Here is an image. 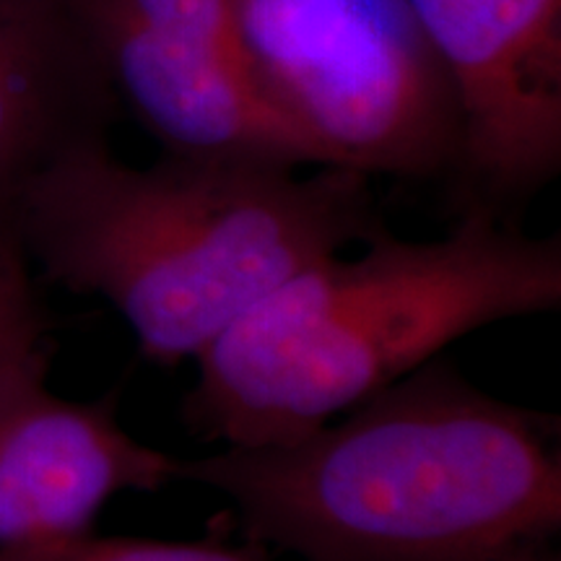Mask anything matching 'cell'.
Masks as SVG:
<instances>
[{"instance_id":"6da1fadb","label":"cell","mask_w":561,"mask_h":561,"mask_svg":"<svg viewBox=\"0 0 561 561\" xmlns=\"http://www.w3.org/2000/svg\"><path fill=\"white\" fill-rule=\"evenodd\" d=\"M242 541L301 561H561V421L445 359L299 437L178 458Z\"/></svg>"},{"instance_id":"7a4b0ae2","label":"cell","mask_w":561,"mask_h":561,"mask_svg":"<svg viewBox=\"0 0 561 561\" xmlns=\"http://www.w3.org/2000/svg\"><path fill=\"white\" fill-rule=\"evenodd\" d=\"M369 180L174 153L133 167L91 140L32 182L9 237L34 273L107 301L146 362L180 367L299 271L377 234Z\"/></svg>"},{"instance_id":"3957f363","label":"cell","mask_w":561,"mask_h":561,"mask_svg":"<svg viewBox=\"0 0 561 561\" xmlns=\"http://www.w3.org/2000/svg\"><path fill=\"white\" fill-rule=\"evenodd\" d=\"M346 252L299 271L203 351L180 405L187 432L221 445L299 437L481 328L561 307V237L486 214L426 242L382 227Z\"/></svg>"},{"instance_id":"277c9868","label":"cell","mask_w":561,"mask_h":561,"mask_svg":"<svg viewBox=\"0 0 561 561\" xmlns=\"http://www.w3.org/2000/svg\"><path fill=\"white\" fill-rule=\"evenodd\" d=\"M255 79L325 167L450 185L460 110L405 0H234Z\"/></svg>"},{"instance_id":"5b68a950","label":"cell","mask_w":561,"mask_h":561,"mask_svg":"<svg viewBox=\"0 0 561 561\" xmlns=\"http://www.w3.org/2000/svg\"><path fill=\"white\" fill-rule=\"evenodd\" d=\"M70 9L121 107L161 153L325 167L257 83L234 0H70Z\"/></svg>"},{"instance_id":"8992f818","label":"cell","mask_w":561,"mask_h":561,"mask_svg":"<svg viewBox=\"0 0 561 561\" xmlns=\"http://www.w3.org/2000/svg\"><path fill=\"white\" fill-rule=\"evenodd\" d=\"M460 110L455 214L520 224L561 172V0H405Z\"/></svg>"},{"instance_id":"52a82bcc","label":"cell","mask_w":561,"mask_h":561,"mask_svg":"<svg viewBox=\"0 0 561 561\" xmlns=\"http://www.w3.org/2000/svg\"><path fill=\"white\" fill-rule=\"evenodd\" d=\"M45 346L0 364V551L96 530L125 491L164 489L174 455L125 432L121 390L58 396Z\"/></svg>"},{"instance_id":"ba28073f","label":"cell","mask_w":561,"mask_h":561,"mask_svg":"<svg viewBox=\"0 0 561 561\" xmlns=\"http://www.w3.org/2000/svg\"><path fill=\"white\" fill-rule=\"evenodd\" d=\"M121 110L70 0H0V234L32 182L110 140Z\"/></svg>"},{"instance_id":"9c48e42d","label":"cell","mask_w":561,"mask_h":561,"mask_svg":"<svg viewBox=\"0 0 561 561\" xmlns=\"http://www.w3.org/2000/svg\"><path fill=\"white\" fill-rule=\"evenodd\" d=\"M0 561H271V551L250 541L227 543L219 536L203 541H161L100 536L91 530L60 541L3 549Z\"/></svg>"},{"instance_id":"30bf717a","label":"cell","mask_w":561,"mask_h":561,"mask_svg":"<svg viewBox=\"0 0 561 561\" xmlns=\"http://www.w3.org/2000/svg\"><path fill=\"white\" fill-rule=\"evenodd\" d=\"M47 314L34 271L11 237L0 234V364L45 346Z\"/></svg>"}]
</instances>
